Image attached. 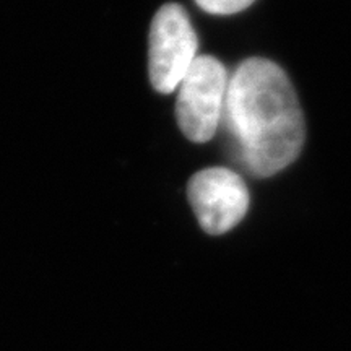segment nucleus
<instances>
[{"mask_svg": "<svg viewBox=\"0 0 351 351\" xmlns=\"http://www.w3.org/2000/svg\"><path fill=\"white\" fill-rule=\"evenodd\" d=\"M225 65L212 56H197L178 86L176 119L182 134L195 143H205L217 134L223 119L228 91Z\"/></svg>", "mask_w": 351, "mask_h": 351, "instance_id": "obj_2", "label": "nucleus"}, {"mask_svg": "<svg viewBox=\"0 0 351 351\" xmlns=\"http://www.w3.org/2000/svg\"><path fill=\"white\" fill-rule=\"evenodd\" d=\"M223 121L232 160L256 178L291 165L306 138L295 88L280 65L262 57L244 60L231 75Z\"/></svg>", "mask_w": 351, "mask_h": 351, "instance_id": "obj_1", "label": "nucleus"}, {"mask_svg": "<svg viewBox=\"0 0 351 351\" xmlns=\"http://www.w3.org/2000/svg\"><path fill=\"white\" fill-rule=\"evenodd\" d=\"M256 0H195L202 10L212 15H232L251 7Z\"/></svg>", "mask_w": 351, "mask_h": 351, "instance_id": "obj_5", "label": "nucleus"}, {"mask_svg": "<svg viewBox=\"0 0 351 351\" xmlns=\"http://www.w3.org/2000/svg\"><path fill=\"white\" fill-rule=\"evenodd\" d=\"M187 197L202 230L225 234L245 217L249 191L244 179L228 168H207L195 173L187 184Z\"/></svg>", "mask_w": 351, "mask_h": 351, "instance_id": "obj_4", "label": "nucleus"}, {"mask_svg": "<svg viewBox=\"0 0 351 351\" xmlns=\"http://www.w3.org/2000/svg\"><path fill=\"white\" fill-rule=\"evenodd\" d=\"M197 34L186 8L166 3L155 13L148 36V73L153 88L168 95L178 90L197 59Z\"/></svg>", "mask_w": 351, "mask_h": 351, "instance_id": "obj_3", "label": "nucleus"}]
</instances>
